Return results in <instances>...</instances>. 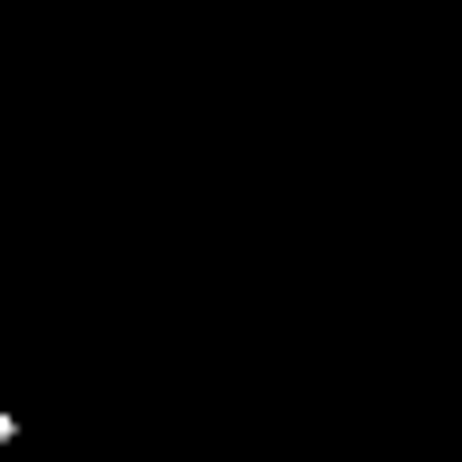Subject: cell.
Here are the masks:
<instances>
[{
    "label": "cell",
    "mask_w": 462,
    "mask_h": 462,
    "mask_svg": "<svg viewBox=\"0 0 462 462\" xmlns=\"http://www.w3.org/2000/svg\"><path fill=\"white\" fill-rule=\"evenodd\" d=\"M10 434H19V425H10V406H0V444H10Z\"/></svg>",
    "instance_id": "1"
}]
</instances>
